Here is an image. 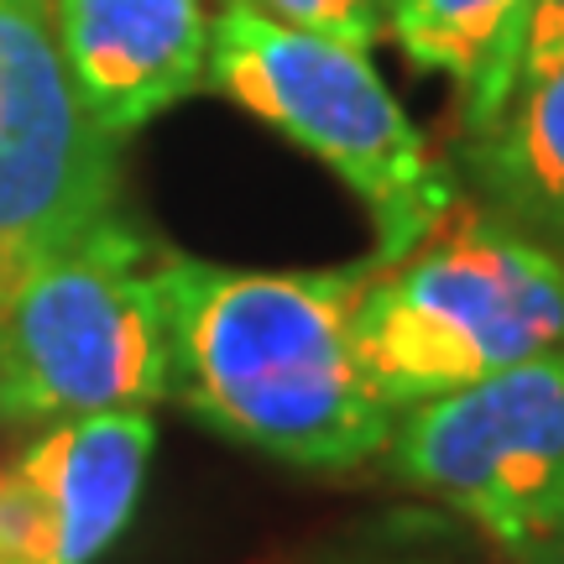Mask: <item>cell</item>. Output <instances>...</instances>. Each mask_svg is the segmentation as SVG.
<instances>
[{"instance_id": "1", "label": "cell", "mask_w": 564, "mask_h": 564, "mask_svg": "<svg viewBox=\"0 0 564 564\" xmlns=\"http://www.w3.org/2000/svg\"><path fill=\"white\" fill-rule=\"evenodd\" d=\"M366 278L371 257L319 272H236L162 251L173 398L215 434L303 470L382 455L398 413L356 356Z\"/></svg>"}, {"instance_id": "2", "label": "cell", "mask_w": 564, "mask_h": 564, "mask_svg": "<svg viewBox=\"0 0 564 564\" xmlns=\"http://www.w3.org/2000/svg\"><path fill=\"white\" fill-rule=\"evenodd\" d=\"M554 350H564V257L497 209L460 194L403 257H371L356 356L392 413Z\"/></svg>"}, {"instance_id": "3", "label": "cell", "mask_w": 564, "mask_h": 564, "mask_svg": "<svg viewBox=\"0 0 564 564\" xmlns=\"http://www.w3.org/2000/svg\"><path fill=\"white\" fill-rule=\"evenodd\" d=\"M173 398L162 246L121 215L0 278V423L152 408Z\"/></svg>"}, {"instance_id": "4", "label": "cell", "mask_w": 564, "mask_h": 564, "mask_svg": "<svg viewBox=\"0 0 564 564\" xmlns=\"http://www.w3.org/2000/svg\"><path fill=\"white\" fill-rule=\"evenodd\" d=\"M204 79L335 167L377 225V262L419 246L465 194L455 167L429 152L423 131L371 68L366 47L225 6V17L209 21Z\"/></svg>"}, {"instance_id": "5", "label": "cell", "mask_w": 564, "mask_h": 564, "mask_svg": "<svg viewBox=\"0 0 564 564\" xmlns=\"http://www.w3.org/2000/svg\"><path fill=\"white\" fill-rule=\"evenodd\" d=\"M382 455L497 554L539 564L564 539V350L403 408Z\"/></svg>"}, {"instance_id": "6", "label": "cell", "mask_w": 564, "mask_h": 564, "mask_svg": "<svg viewBox=\"0 0 564 564\" xmlns=\"http://www.w3.org/2000/svg\"><path fill=\"white\" fill-rule=\"evenodd\" d=\"M121 141L68 79L47 0H0V278L116 215Z\"/></svg>"}, {"instance_id": "7", "label": "cell", "mask_w": 564, "mask_h": 564, "mask_svg": "<svg viewBox=\"0 0 564 564\" xmlns=\"http://www.w3.org/2000/svg\"><path fill=\"white\" fill-rule=\"evenodd\" d=\"M47 11L68 79L116 141L204 84V0H47Z\"/></svg>"}, {"instance_id": "8", "label": "cell", "mask_w": 564, "mask_h": 564, "mask_svg": "<svg viewBox=\"0 0 564 564\" xmlns=\"http://www.w3.org/2000/svg\"><path fill=\"white\" fill-rule=\"evenodd\" d=\"M158 429L147 408L74 413L42 423V434L17 455L53 507L63 564H95L131 523L147 486Z\"/></svg>"}, {"instance_id": "9", "label": "cell", "mask_w": 564, "mask_h": 564, "mask_svg": "<svg viewBox=\"0 0 564 564\" xmlns=\"http://www.w3.org/2000/svg\"><path fill=\"white\" fill-rule=\"evenodd\" d=\"M455 178L470 199L564 257V63L523 79L476 131H460Z\"/></svg>"}, {"instance_id": "10", "label": "cell", "mask_w": 564, "mask_h": 564, "mask_svg": "<svg viewBox=\"0 0 564 564\" xmlns=\"http://www.w3.org/2000/svg\"><path fill=\"white\" fill-rule=\"evenodd\" d=\"M528 0H392L387 32L413 68L460 84V131L486 126L518 89Z\"/></svg>"}, {"instance_id": "11", "label": "cell", "mask_w": 564, "mask_h": 564, "mask_svg": "<svg viewBox=\"0 0 564 564\" xmlns=\"http://www.w3.org/2000/svg\"><path fill=\"white\" fill-rule=\"evenodd\" d=\"M230 6L278 21V26H293V32L371 47L387 32V6L392 0H230Z\"/></svg>"}, {"instance_id": "12", "label": "cell", "mask_w": 564, "mask_h": 564, "mask_svg": "<svg viewBox=\"0 0 564 564\" xmlns=\"http://www.w3.org/2000/svg\"><path fill=\"white\" fill-rule=\"evenodd\" d=\"M564 63V0H528L523 6V53H518V84Z\"/></svg>"}, {"instance_id": "13", "label": "cell", "mask_w": 564, "mask_h": 564, "mask_svg": "<svg viewBox=\"0 0 564 564\" xmlns=\"http://www.w3.org/2000/svg\"><path fill=\"white\" fill-rule=\"evenodd\" d=\"M539 564H564V539H560V544H554V549H549V554H544V560H539Z\"/></svg>"}, {"instance_id": "14", "label": "cell", "mask_w": 564, "mask_h": 564, "mask_svg": "<svg viewBox=\"0 0 564 564\" xmlns=\"http://www.w3.org/2000/svg\"><path fill=\"white\" fill-rule=\"evenodd\" d=\"M392 564H444V560H392Z\"/></svg>"}]
</instances>
